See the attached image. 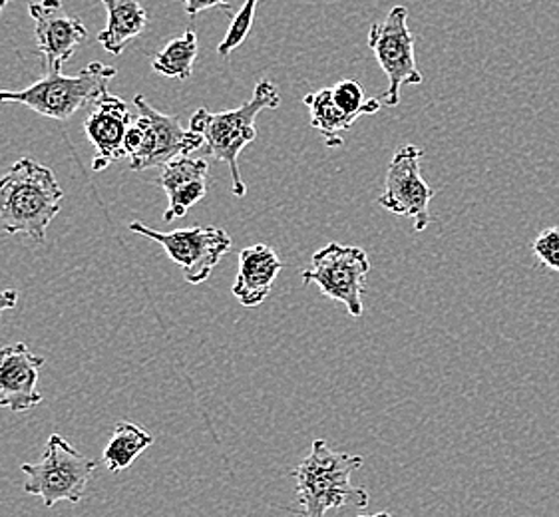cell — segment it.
I'll return each mask as SVG.
<instances>
[{"instance_id": "6da1fadb", "label": "cell", "mask_w": 559, "mask_h": 517, "mask_svg": "<svg viewBox=\"0 0 559 517\" xmlns=\"http://www.w3.org/2000/svg\"><path fill=\"white\" fill-rule=\"evenodd\" d=\"M62 200L64 190L52 169L31 158L19 159L0 178V227L9 236L23 233L45 243Z\"/></svg>"}, {"instance_id": "7a4b0ae2", "label": "cell", "mask_w": 559, "mask_h": 517, "mask_svg": "<svg viewBox=\"0 0 559 517\" xmlns=\"http://www.w3.org/2000/svg\"><path fill=\"white\" fill-rule=\"evenodd\" d=\"M360 466V456L331 450L324 440H314L311 452L295 470L297 504L301 514L323 517L326 512L338 507L369 506V492L350 482V476Z\"/></svg>"}, {"instance_id": "3957f363", "label": "cell", "mask_w": 559, "mask_h": 517, "mask_svg": "<svg viewBox=\"0 0 559 517\" xmlns=\"http://www.w3.org/2000/svg\"><path fill=\"white\" fill-rule=\"evenodd\" d=\"M281 96L275 84L269 80H261L251 100L241 104L236 110L212 113L205 108H200L191 116L190 130L203 135L205 146L210 149L213 158L224 161L231 173V185L236 197H246V181L239 171V154L246 149L258 137L255 120L263 110H275L280 108Z\"/></svg>"}, {"instance_id": "277c9868", "label": "cell", "mask_w": 559, "mask_h": 517, "mask_svg": "<svg viewBox=\"0 0 559 517\" xmlns=\"http://www.w3.org/2000/svg\"><path fill=\"white\" fill-rule=\"evenodd\" d=\"M114 76L116 68L102 62H92L82 68L76 76H64L62 72L48 70L45 79L34 82L24 91H0V104H23L46 118L68 120L82 108L100 100Z\"/></svg>"}, {"instance_id": "5b68a950", "label": "cell", "mask_w": 559, "mask_h": 517, "mask_svg": "<svg viewBox=\"0 0 559 517\" xmlns=\"http://www.w3.org/2000/svg\"><path fill=\"white\" fill-rule=\"evenodd\" d=\"M138 116L126 134V156L130 169L164 168L171 159L190 156L205 144L203 135L186 130L178 116H168L156 110L146 96L134 98Z\"/></svg>"}, {"instance_id": "8992f818", "label": "cell", "mask_w": 559, "mask_h": 517, "mask_svg": "<svg viewBox=\"0 0 559 517\" xmlns=\"http://www.w3.org/2000/svg\"><path fill=\"white\" fill-rule=\"evenodd\" d=\"M94 470L96 461L84 458L67 440L52 434L43 460L23 464L24 492L38 495L46 507H55L60 502L79 504Z\"/></svg>"}, {"instance_id": "52a82bcc", "label": "cell", "mask_w": 559, "mask_h": 517, "mask_svg": "<svg viewBox=\"0 0 559 517\" xmlns=\"http://www.w3.org/2000/svg\"><path fill=\"white\" fill-rule=\"evenodd\" d=\"M369 48L389 79V88L382 92V106H399L403 86H420L423 74L414 57V34L408 28V9L392 7L382 23L369 31Z\"/></svg>"}, {"instance_id": "ba28073f", "label": "cell", "mask_w": 559, "mask_h": 517, "mask_svg": "<svg viewBox=\"0 0 559 517\" xmlns=\"http://www.w3.org/2000/svg\"><path fill=\"white\" fill-rule=\"evenodd\" d=\"M370 273L369 255L355 245L329 243L311 258V269L302 270L305 285L314 282L324 297L347 306L353 316H362V292Z\"/></svg>"}, {"instance_id": "9c48e42d", "label": "cell", "mask_w": 559, "mask_h": 517, "mask_svg": "<svg viewBox=\"0 0 559 517\" xmlns=\"http://www.w3.org/2000/svg\"><path fill=\"white\" fill-rule=\"evenodd\" d=\"M128 229L159 243L191 285L205 281L217 263L231 251V237L217 227H190L164 233L144 226L142 221H132Z\"/></svg>"}, {"instance_id": "30bf717a", "label": "cell", "mask_w": 559, "mask_h": 517, "mask_svg": "<svg viewBox=\"0 0 559 517\" xmlns=\"http://www.w3.org/2000/svg\"><path fill=\"white\" fill-rule=\"evenodd\" d=\"M420 147L413 144L399 147L386 169L384 192L379 197V205L386 212L414 219V231H425L430 226L428 205L435 197V190L420 173Z\"/></svg>"}, {"instance_id": "8fae6325", "label": "cell", "mask_w": 559, "mask_h": 517, "mask_svg": "<svg viewBox=\"0 0 559 517\" xmlns=\"http://www.w3.org/2000/svg\"><path fill=\"white\" fill-rule=\"evenodd\" d=\"M28 14L34 21L38 52L45 58L46 68L60 72L68 60L74 57L80 43L88 38L86 26L80 19L64 11L62 0L31 2Z\"/></svg>"}, {"instance_id": "7c38bea8", "label": "cell", "mask_w": 559, "mask_h": 517, "mask_svg": "<svg viewBox=\"0 0 559 517\" xmlns=\"http://www.w3.org/2000/svg\"><path fill=\"white\" fill-rule=\"evenodd\" d=\"M134 122L130 106L106 92L100 100L92 104V112L84 120V132L96 149L94 169L102 171L110 161L126 156V134Z\"/></svg>"}, {"instance_id": "4fadbf2b", "label": "cell", "mask_w": 559, "mask_h": 517, "mask_svg": "<svg viewBox=\"0 0 559 517\" xmlns=\"http://www.w3.org/2000/svg\"><path fill=\"white\" fill-rule=\"evenodd\" d=\"M43 364L45 357L33 354L24 342L0 349V408L28 412L43 402V394L36 390Z\"/></svg>"}, {"instance_id": "5bb4252c", "label": "cell", "mask_w": 559, "mask_h": 517, "mask_svg": "<svg viewBox=\"0 0 559 517\" xmlns=\"http://www.w3.org/2000/svg\"><path fill=\"white\" fill-rule=\"evenodd\" d=\"M207 178L210 166L205 159L179 156L164 166L157 183L168 195L169 205L164 214L166 224L183 217L195 203L202 202L207 193Z\"/></svg>"}, {"instance_id": "9a60e30c", "label": "cell", "mask_w": 559, "mask_h": 517, "mask_svg": "<svg viewBox=\"0 0 559 517\" xmlns=\"http://www.w3.org/2000/svg\"><path fill=\"white\" fill-rule=\"evenodd\" d=\"M283 269V261L269 245H253L239 253V270L231 292L239 303L251 309L263 303Z\"/></svg>"}, {"instance_id": "2e32d148", "label": "cell", "mask_w": 559, "mask_h": 517, "mask_svg": "<svg viewBox=\"0 0 559 517\" xmlns=\"http://www.w3.org/2000/svg\"><path fill=\"white\" fill-rule=\"evenodd\" d=\"M102 4L106 7L108 23L98 34V43L112 57H120L128 43L144 33L146 9L138 0H102Z\"/></svg>"}, {"instance_id": "e0dca14e", "label": "cell", "mask_w": 559, "mask_h": 517, "mask_svg": "<svg viewBox=\"0 0 559 517\" xmlns=\"http://www.w3.org/2000/svg\"><path fill=\"white\" fill-rule=\"evenodd\" d=\"M302 101L311 113V125L321 132L324 144L329 147L343 146V132H347L355 122L336 106L333 91L324 88V91L314 92L305 96Z\"/></svg>"}, {"instance_id": "ac0fdd59", "label": "cell", "mask_w": 559, "mask_h": 517, "mask_svg": "<svg viewBox=\"0 0 559 517\" xmlns=\"http://www.w3.org/2000/svg\"><path fill=\"white\" fill-rule=\"evenodd\" d=\"M154 438L146 430L135 426L132 422H118L114 428L112 438L104 450V464L112 473H122L128 470L140 454L152 446Z\"/></svg>"}, {"instance_id": "d6986e66", "label": "cell", "mask_w": 559, "mask_h": 517, "mask_svg": "<svg viewBox=\"0 0 559 517\" xmlns=\"http://www.w3.org/2000/svg\"><path fill=\"white\" fill-rule=\"evenodd\" d=\"M198 34L188 31L183 36L169 40L152 60V70L168 79L188 80L198 58Z\"/></svg>"}, {"instance_id": "ffe728a7", "label": "cell", "mask_w": 559, "mask_h": 517, "mask_svg": "<svg viewBox=\"0 0 559 517\" xmlns=\"http://www.w3.org/2000/svg\"><path fill=\"white\" fill-rule=\"evenodd\" d=\"M333 98L336 106L347 113L348 118L355 122L360 116H370L377 113L382 108L381 98H367L365 88L357 80H343L335 84L333 88Z\"/></svg>"}, {"instance_id": "44dd1931", "label": "cell", "mask_w": 559, "mask_h": 517, "mask_svg": "<svg viewBox=\"0 0 559 517\" xmlns=\"http://www.w3.org/2000/svg\"><path fill=\"white\" fill-rule=\"evenodd\" d=\"M258 2L259 0H246L243 2V7L234 16L231 26H229V31L225 34L224 40L217 46V55L219 57H229L236 48L246 43L247 34H249L251 26H253V21H255Z\"/></svg>"}, {"instance_id": "7402d4cb", "label": "cell", "mask_w": 559, "mask_h": 517, "mask_svg": "<svg viewBox=\"0 0 559 517\" xmlns=\"http://www.w3.org/2000/svg\"><path fill=\"white\" fill-rule=\"evenodd\" d=\"M532 251L548 269L559 273V227L542 231L532 243Z\"/></svg>"}, {"instance_id": "603a6c76", "label": "cell", "mask_w": 559, "mask_h": 517, "mask_svg": "<svg viewBox=\"0 0 559 517\" xmlns=\"http://www.w3.org/2000/svg\"><path fill=\"white\" fill-rule=\"evenodd\" d=\"M183 2H186V12L191 19L207 9H224L229 12V0H183Z\"/></svg>"}, {"instance_id": "cb8c5ba5", "label": "cell", "mask_w": 559, "mask_h": 517, "mask_svg": "<svg viewBox=\"0 0 559 517\" xmlns=\"http://www.w3.org/2000/svg\"><path fill=\"white\" fill-rule=\"evenodd\" d=\"M16 303H19V292L14 291V289L0 292V315H2L4 311L14 309Z\"/></svg>"}, {"instance_id": "d4e9b609", "label": "cell", "mask_w": 559, "mask_h": 517, "mask_svg": "<svg viewBox=\"0 0 559 517\" xmlns=\"http://www.w3.org/2000/svg\"><path fill=\"white\" fill-rule=\"evenodd\" d=\"M9 2H11V0H0V12L7 9V4H9Z\"/></svg>"}]
</instances>
